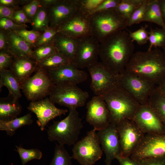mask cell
<instances>
[{
    "label": "cell",
    "instance_id": "6da1fadb",
    "mask_svg": "<svg viewBox=\"0 0 165 165\" xmlns=\"http://www.w3.org/2000/svg\"><path fill=\"white\" fill-rule=\"evenodd\" d=\"M133 42L125 30L108 36L100 42L101 62L114 73H121L134 53Z\"/></svg>",
    "mask_w": 165,
    "mask_h": 165
},
{
    "label": "cell",
    "instance_id": "7a4b0ae2",
    "mask_svg": "<svg viewBox=\"0 0 165 165\" xmlns=\"http://www.w3.org/2000/svg\"><path fill=\"white\" fill-rule=\"evenodd\" d=\"M124 71L157 86L165 77V56L157 49L136 52Z\"/></svg>",
    "mask_w": 165,
    "mask_h": 165
},
{
    "label": "cell",
    "instance_id": "3957f363",
    "mask_svg": "<svg viewBox=\"0 0 165 165\" xmlns=\"http://www.w3.org/2000/svg\"><path fill=\"white\" fill-rule=\"evenodd\" d=\"M101 96L108 109L110 123L117 125L126 119H132L141 106L121 86Z\"/></svg>",
    "mask_w": 165,
    "mask_h": 165
},
{
    "label": "cell",
    "instance_id": "277c9868",
    "mask_svg": "<svg viewBox=\"0 0 165 165\" xmlns=\"http://www.w3.org/2000/svg\"><path fill=\"white\" fill-rule=\"evenodd\" d=\"M69 114L61 121H54L49 127L48 138L51 142L57 141L59 144L74 145L78 140L83 126L76 109H70Z\"/></svg>",
    "mask_w": 165,
    "mask_h": 165
},
{
    "label": "cell",
    "instance_id": "5b68a950",
    "mask_svg": "<svg viewBox=\"0 0 165 165\" xmlns=\"http://www.w3.org/2000/svg\"><path fill=\"white\" fill-rule=\"evenodd\" d=\"M91 35L100 42L110 35L124 30L128 20L115 9L94 14L89 16Z\"/></svg>",
    "mask_w": 165,
    "mask_h": 165
},
{
    "label": "cell",
    "instance_id": "8992f818",
    "mask_svg": "<svg viewBox=\"0 0 165 165\" xmlns=\"http://www.w3.org/2000/svg\"><path fill=\"white\" fill-rule=\"evenodd\" d=\"M96 131L93 129L73 145L72 158L81 165H93L102 156L103 151Z\"/></svg>",
    "mask_w": 165,
    "mask_h": 165
},
{
    "label": "cell",
    "instance_id": "52a82bcc",
    "mask_svg": "<svg viewBox=\"0 0 165 165\" xmlns=\"http://www.w3.org/2000/svg\"><path fill=\"white\" fill-rule=\"evenodd\" d=\"M55 85L46 70L37 67L33 75L21 85V90L29 101L40 100L49 96Z\"/></svg>",
    "mask_w": 165,
    "mask_h": 165
},
{
    "label": "cell",
    "instance_id": "ba28073f",
    "mask_svg": "<svg viewBox=\"0 0 165 165\" xmlns=\"http://www.w3.org/2000/svg\"><path fill=\"white\" fill-rule=\"evenodd\" d=\"M89 97L88 92L77 85L66 84L55 85L49 98L54 104L76 109L85 105Z\"/></svg>",
    "mask_w": 165,
    "mask_h": 165
},
{
    "label": "cell",
    "instance_id": "9c48e42d",
    "mask_svg": "<svg viewBox=\"0 0 165 165\" xmlns=\"http://www.w3.org/2000/svg\"><path fill=\"white\" fill-rule=\"evenodd\" d=\"M87 68L91 79L90 88L96 96H102L119 85L120 74L113 72L101 62Z\"/></svg>",
    "mask_w": 165,
    "mask_h": 165
},
{
    "label": "cell",
    "instance_id": "30bf717a",
    "mask_svg": "<svg viewBox=\"0 0 165 165\" xmlns=\"http://www.w3.org/2000/svg\"><path fill=\"white\" fill-rule=\"evenodd\" d=\"M130 157L138 161L165 157V134H144Z\"/></svg>",
    "mask_w": 165,
    "mask_h": 165
},
{
    "label": "cell",
    "instance_id": "8fae6325",
    "mask_svg": "<svg viewBox=\"0 0 165 165\" xmlns=\"http://www.w3.org/2000/svg\"><path fill=\"white\" fill-rule=\"evenodd\" d=\"M119 84L141 105H148V101L156 86L125 71L120 74Z\"/></svg>",
    "mask_w": 165,
    "mask_h": 165
},
{
    "label": "cell",
    "instance_id": "7c38bea8",
    "mask_svg": "<svg viewBox=\"0 0 165 165\" xmlns=\"http://www.w3.org/2000/svg\"><path fill=\"white\" fill-rule=\"evenodd\" d=\"M121 156L130 157L144 134L132 119L125 120L116 126Z\"/></svg>",
    "mask_w": 165,
    "mask_h": 165
},
{
    "label": "cell",
    "instance_id": "4fadbf2b",
    "mask_svg": "<svg viewBox=\"0 0 165 165\" xmlns=\"http://www.w3.org/2000/svg\"><path fill=\"white\" fill-rule=\"evenodd\" d=\"M100 42L92 35L78 39V45L72 63L79 69L87 68L97 61Z\"/></svg>",
    "mask_w": 165,
    "mask_h": 165
},
{
    "label": "cell",
    "instance_id": "5bb4252c",
    "mask_svg": "<svg viewBox=\"0 0 165 165\" xmlns=\"http://www.w3.org/2000/svg\"><path fill=\"white\" fill-rule=\"evenodd\" d=\"M86 108V120L96 131L104 129L110 123L109 112L101 96L93 97L87 103Z\"/></svg>",
    "mask_w": 165,
    "mask_h": 165
},
{
    "label": "cell",
    "instance_id": "9a60e30c",
    "mask_svg": "<svg viewBox=\"0 0 165 165\" xmlns=\"http://www.w3.org/2000/svg\"><path fill=\"white\" fill-rule=\"evenodd\" d=\"M105 159L106 165H111L112 162L121 156V150L116 126L112 123L97 133Z\"/></svg>",
    "mask_w": 165,
    "mask_h": 165
},
{
    "label": "cell",
    "instance_id": "2e32d148",
    "mask_svg": "<svg viewBox=\"0 0 165 165\" xmlns=\"http://www.w3.org/2000/svg\"><path fill=\"white\" fill-rule=\"evenodd\" d=\"M28 109L34 113L37 118V123L43 131L48 123L55 118L65 115L68 112L66 109L57 108L49 97L31 101Z\"/></svg>",
    "mask_w": 165,
    "mask_h": 165
},
{
    "label": "cell",
    "instance_id": "e0dca14e",
    "mask_svg": "<svg viewBox=\"0 0 165 165\" xmlns=\"http://www.w3.org/2000/svg\"><path fill=\"white\" fill-rule=\"evenodd\" d=\"M132 119L144 134H165L159 117L148 105H141Z\"/></svg>",
    "mask_w": 165,
    "mask_h": 165
},
{
    "label": "cell",
    "instance_id": "ac0fdd59",
    "mask_svg": "<svg viewBox=\"0 0 165 165\" xmlns=\"http://www.w3.org/2000/svg\"><path fill=\"white\" fill-rule=\"evenodd\" d=\"M57 29L58 32L77 39L91 35L89 16L78 10Z\"/></svg>",
    "mask_w": 165,
    "mask_h": 165
},
{
    "label": "cell",
    "instance_id": "d6986e66",
    "mask_svg": "<svg viewBox=\"0 0 165 165\" xmlns=\"http://www.w3.org/2000/svg\"><path fill=\"white\" fill-rule=\"evenodd\" d=\"M47 71L55 85H77L85 81L88 77L86 72L77 68L72 63Z\"/></svg>",
    "mask_w": 165,
    "mask_h": 165
},
{
    "label": "cell",
    "instance_id": "ffe728a7",
    "mask_svg": "<svg viewBox=\"0 0 165 165\" xmlns=\"http://www.w3.org/2000/svg\"><path fill=\"white\" fill-rule=\"evenodd\" d=\"M78 0H58L47 8L49 27L57 29L78 10Z\"/></svg>",
    "mask_w": 165,
    "mask_h": 165
},
{
    "label": "cell",
    "instance_id": "44dd1931",
    "mask_svg": "<svg viewBox=\"0 0 165 165\" xmlns=\"http://www.w3.org/2000/svg\"><path fill=\"white\" fill-rule=\"evenodd\" d=\"M8 38L7 51L14 57L33 58L32 47L16 32L7 33Z\"/></svg>",
    "mask_w": 165,
    "mask_h": 165
},
{
    "label": "cell",
    "instance_id": "7402d4cb",
    "mask_svg": "<svg viewBox=\"0 0 165 165\" xmlns=\"http://www.w3.org/2000/svg\"><path fill=\"white\" fill-rule=\"evenodd\" d=\"M37 67V62L33 58L14 57L9 69L14 74L21 85L32 75Z\"/></svg>",
    "mask_w": 165,
    "mask_h": 165
},
{
    "label": "cell",
    "instance_id": "603a6c76",
    "mask_svg": "<svg viewBox=\"0 0 165 165\" xmlns=\"http://www.w3.org/2000/svg\"><path fill=\"white\" fill-rule=\"evenodd\" d=\"M51 43L57 52L72 62L77 49L78 39L58 32Z\"/></svg>",
    "mask_w": 165,
    "mask_h": 165
},
{
    "label": "cell",
    "instance_id": "cb8c5ba5",
    "mask_svg": "<svg viewBox=\"0 0 165 165\" xmlns=\"http://www.w3.org/2000/svg\"><path fill=\"white\" fill-rule=\"evenodd\" d=\"M18 99L10 95L1 98L0 100V120L9 121L19 115L22 111V107Z\"/></svg>",
    "mask_w": 165,
    "mask_h": 165
},
{
    "label": "cell",
    "instance_id": "d4e9b609",
    "mask_svg": "<svg viewBox=\"0 0 165 165\" xmlns=\"http://www.w3.org/2000/svg\"><path fill=\"white\" fill-rule=\"evenodd\" d=\"M6 87L9 95L19 99L22 96L21 85L18 79L9 69L0 71V89Z\"/></svg>",
    "mask_w": 165,
    "mask_h": 165
},
{
    "label": "cell",
    "instance_id": "484cf974",
    "mask_svg": "<svg viewBox=\"0 0 165 165\" xmlns=\"http://www.w3.org/2000/svg\"><path fill=\"white\" fill-rule=\"evenodd\" d=\"M148 105L157 114L165 129V94L157 86L149 97Z\"/></svg>",
    "mask_w": 165,
    "mask_h": 165
},
{
    "label": "cell",
    "instance_id": "4316f807",
    "mask_svg": "<svg viewBox=\"0 0 165 165\" xmlns=\"http://www.w3.org/2000/svg\"><path fill=\"white\" fill-rule=\"evenodd\" d=\"M33 122L30 113L9 121L0 120V130L5 131L8 135L11 137L15 134L18 129L26 125H31Z\"/></svg>",
    "mask_w": 165,
    "mask_h": 165
},
{
    "label": "cell",
    "instance_id": "83f0119b",
    "mask_svg": "<svg viewBox=\"0 0 165 165\" xmlns=\"http://www.w3.org/2000/svg\"><path fill=\"white\" fill-rule=\"evenodd\" d=\"M143 22L155 23L165 28V24L162 16L159 0H150Z\"/></svg>",
    "mask_w": 165,
    "mask_h": 165
},
{
    "label": "cell",
    "instance_id": "f1b7e54d",
    "mask_svg": "<svg viewBox=\"0 0 165 165\" xmlns=\"http://www.w3.org/2000/svg\"><path fill=\"white\" fill-rule=\"evenodd\" d=\"M71 63L67 58L57 52L37 63V67L48 71Z\"/></svg>",
    "mask_w": 165,
    "mask_h": 165
},
{
    "label": "cell",
    "instance_id": "f546056e",
    "mask_svg": "<svg viewBox=\"0 0 165 165\" xmlns=\"http://www.w3.org/2000/svg\"><path fill=\"white\" fill-rule=\"evenodd\" d=\"M31 24L33 30L41 32L49 28L50 20L47 8L41 6L31 20Z\"/></svg>",
    "mask_w": 165,
    "mask_h": 165
},
{
    "label": "cell",
    "instance_id": "4dcf8cb0",
    "mask_svg": "<svg viewBox=\"0 0 165 165\" xmlns=\"http://www.w3.org/2000/svg\"><path fill=\"white\" fill-rule=\"evenodd\" d=\"M145 0H120L115 9L124 18L128 21L134 12Z\"/></svg>",
    "mask_w": 165,
    "mask_h": 165
},
{
    "label": "cell",
    "instance_id": "1f68e13d",
    "mask_svg": "<svg viewBox=\"0 0 165 165\" xmlns=\"http://www.w3.org/2000/svg\"><path fill=\"white\" fill-rule=\"evenodd\" d=\"M72 159L64 145L56 144L53 157L49 165H72Z\"/></svg>",
    "mask_w": 165,
    "mask_h": 165
},
{
    "label": "cell",
    "instance_id": "d6a6232c",
    "mask_svg": "<svg viewBox=\"0 0 165 165\" xmlns=\"http://www.w3.org/2000/svg\"><path fill=\"white\" fill-rule=\"evenodd\" d=\"M16 148L15 150L19 155L22 165H25L34 159L40 160L42 157V152L37 148L27 149L16 145Z\"/></svg>",
    "mask_w": 165,
    "mask_h": 165
},
{
    "label": "cell",
    "instance_id": "836d02e7",
    "mask_svg": "<svg viewBox=\"0 0 165 165\" xmlns=\"http://www.w3.org/2000/svg\"><path fill=\"white\" fill-rule=\"evenodd\" d=\"M148 35L150 44L148 50H152L153 47L162 48L165 45V28H151L148 32Z\"/></svg>",
    "mask_w": 165,
    "mask_h": 165
},
{
    "label": "cell",
    "instance_id": "e575fe53",
    "mask_svg": "<svg viewBox=\"0 0 165 165\" xmlns=\"http://www.w3.org/2000/svg\"><path fill=\"white\" fill-rule=\"evenodd\" d=\"M57 52L52 43L46 44L37 47L34 50L33 58L38 63Z\"/></svg>",
    "mask_w": 165,
    "mask_h": 165
},
{
    "label": "cell",
    "instance_id": "d590c367",
    "mask_svg": "<svg viewBox=\"0 0 165 165\" xmlns=\"http://www.w3.org/2000/svg\"><path fill=\"white\" fill-rule=\"evenodd\" d=\"M150 0H145L142 4L134 12L128 21V26L130 27L143 22L145 13Z\"/></svg>",
    "mask_w": 165,
    "mask_h": 165
},
{
    "label": "cell",
    "instance_id": "8d00e7d4",
    "mask_svg": "<svg viewBox=\"0 0 165 165\" xmlns=\"http://www.w3.org/2000/svg\"><path fill=\"white\" fill-rule=\"evenodd\" d=\"M32 47H34L42 32L24 28L15 31Z\"/></svg>",
    "mask_w": 165,
    "mask_h": 165
},
{
    "label": "cell",
    "instance_id": "74e56055",
    "mask_svg": "<svg viewBox=\"0 0 165 165\" xmlns=\"http://www.w3.org/2000/svg\"><path fill=\"white\" fill-rule=\"evenodd\" d=\"M103 0H78V10L89 16Z\"/></svg>",
    "mask_w": 165,
    "mask_h": 165
},
{
    "label": "cell",
    "instance_id": "f35d334b",
    "mask_svg": "<svg viewBox=\"0 0 165 165\" xmlns=\"http://www.w3.org/2000/svg\"><path fill=\"white\" fill-rule=\"evenodd\" d=\"M58 33L57 29L55 28L49 27L45 30L42 32L35 47L51 43Z\"/></svg>",
    "mask_w": 165,
    "mask_h": 165
},
{
    "label": "cell",
    "instance_id": "ab89813d",
    "mask_svg": "<svg viewBox=\"0 0 165 165\" xmlns=\"http://www.w3.org/2000/svg\"><path fill=\"white\" fill-rule=\"evenodd\" d=\"M129 34L132 40L140 45L146 44L149 40L148 32L147 30L146 26H142L136 31L130 32Z\"/></svg>",
    "mask_w": 165,
    "mask_h": 165
},
{
    "label": "cell",
    "instance_id": "60d3db41",
    "mask_svg": "<svg viewBox=\"0 0 165 165\" xmlns=\"http://www.w3.org/2000/svg\"><path fill=\"white\" fill-rule=\"evenodd\" d=\"M0 30L6 33L16 31L27 27L19 24L12 20L6 18H0Z\"/></svg>",
    "mask_w": 165,
    "mask_h": 165
},
{
    "label": "cell",
    "instance_id": "b9f144b4",
    "mask_svg": "<svg viewBox=\"0 0 165 165\" xmlns=\"http://www.w3.org/2000/svg\"><path fill=\"white\" fill-rule=\"evenodd\" d=\"M41 6L40 0H31L28 3L24 5L22 9L28 18L31 20Z\"/></svg>",
    "mask_w": 165,
    "mask_h": 165
},
{
    "label": "cell",
    "instance_id": "7bdbcfd3",
    "mask_svg": "<svg viewBox=\"0 0 165 165\" xmlns=\"http://www.w3.org/2000/svg\"><path fill=\"white\" fill-rule=\"evenodd\" d=\"M120 1V0H103L90 16L96 13L115 9Z\"/></svg>",
    "mask_w": 165,
    "mask_h": 165
},
{
    "label": "cell",
    "instance_id": "ee69618b",
    "mask_svg": "<svg viewBox=\"0 0 165 165\" xmlns=\"http://www.w3.org/2000/svg\"><path fill=\"white\" fill-rule=\"evenodd\" d=\"M14 57L7 51L0 52V71L8 69L11 66Z\"/></svg>",
    "mask_w": 165,
    "mask_h": 165
},
{
    "label": "cell",
    "instance_id": "f6af8a7d",
    "mask_svg": "<svg viewBox=\"0 0 165 165\" xmlns=\"http://www.w3.org/2000/svg\"><path fill=\"white\" fill-rule=\"evenodd\" d=\"M13 20L16 23L28 27L26 24H31V20L28 17L26 14L22 9L16 10L14 14Z\"/></svg>",
    "mask_w": 165,
    "mask_h": 165
},
{
    "label": "cell",
    "instance_id": "bcb514c9",
    "mask_svg": "<svg viewBox=\"0 0 165 165\" xmlns=\"http://www.w3.org/2000/svg\"><path fill=\"white\" fill-rule=\"evenodd\" d=\"M16 9L0 5V18H6L13 20Z\"/></svg>",
    "mask_w": 165,
    "mask_h": 165
},
{
    "label": "cell",
    "instance_id": "7dc6e473",
    "mask_svg": "<svg viewBox=\"0 0 165 165\" xmlns=\"http://www.w3.org/2000/svg\"><path fill=\"white\" fill-rule=\"evenodd\" d=\"M31 0H0V5L4 6L9 7L16 9L18 4H24L25 5L30 2Z\"/></svg>",
    "mask_w": 165,
    "mask_h": 165
},
{
    "label": "cell",
    "instance_id": "c3c4849f",
    "mask_svg": "<svg viewBox=\"0 0 165 165\" xmlns=\"http://www.w3.org/2000/svg\"><path fill=\"white\" fill-rule=\"evenodd\" d=\"M139 162L140 165H165V157L147 159Z\"/></svg>",
    "mask_w": 165,
    "mask_h": 165
},
{
    "label": "cell",
    "instance_id": "681fc988",
    "mask_svg": "<svg viewBox=\"0 0 165 165\" xmlns=\"http://www.w3.org/2000/svg\"><path fill=\"white\" fill-rule=\"evenodd\" d=\"M120 165H140L139 162L131 158L130 157H123L121 156L116 159Z\"/></svg>",
    "mask_w": 165,
    "mask_h": 165
},
{
    "label": "cell",
    "instance_id": "f907efd6",
    "mask_svg": "<svg viewBox=\"0 0 165 165\" xmlns=\"http://www.w3.org/2000/svg\"><path fill=\"white\" fill-rule=\"evenodd\" d=\"M8 38L7 33L0 30V50L7 51Z\"/></svg>",
    "mask_w": 165,
    "mask_h": 165
},
{
    "label": "cell",
    "instance_id": "816d5d0a",
    "mask_svg": "<svg viewBox=\"0 0 165 165\" xmlns=\"http://www.w3.org/2000/svg\"><path fill=\"white\" fill-rule=\"evenodd\" d=\"M58 0H40L41 5L47 8L55 4Z\"/></svg>",
    "mask_w": 165,
    "mask_h": 165
},
{
    "label": "cell",
    "instance_id": "f5cc1de1",
    "mask_svg": "<svg viewBox=\"0 0 165 165\" xmlns=\"http://www.w3.org/2000/svg\"><path fill=\"white\" fill-rule=\"evenodd\" d=\"M162 17L165 24V0H159Z\"/></svg>",
    "mask_w": 165,
    "mask_h": 165
},
{
    "label": "cell",
    "instance_id": "db71d44e",
    "mask_svg": "<svg viewBox=\"0 0 165 165\" xmlns=\"http://www.w3.org/2000/svg\"><path fill=\"white\" fill-rule=\"evenodd\" d=\"M157 86L165 94V77L161 81Z\"/></svg>",
    "mask_w": 165,
    "mask_h": 165
},
{
    "label": "cell",
    "instance_id": "11a10c76",
    "mask_svg": "<svg viewBox=\"0 0 165 165\" xmlns=\"http://www.w3.org/2000/svg\"><path fill=\"white\" fill-rule=\"evenodd\" d=\"M162 50H162V51L163 52V53L165 56V45H164L162 47Z\"/></svg>",
    "mask_w": 165,
    "mask_h": 165
}]
</instances>
